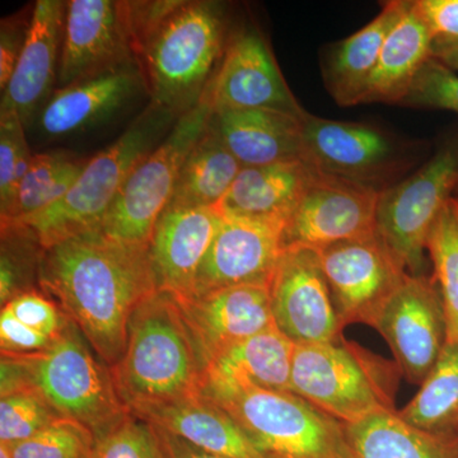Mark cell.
<instances>
[{
	"mask_svg": "<svg viewBox=\"0 0 458 458\" xmlns=\"http://www.w3.org/2000/svg\"><path fill=\"white\" fill-rule=\"evenodd\" d=\"M38 286L113 369L125 352L132 313L157 292L149 245L101 229L68 238L44 250Z\"/></svg>",
	"mask_w": 458,
	"mask_h": 458,
	"instance_id": "obj_1",
	"label": "cell"
},
{
	"mask_svg": "<svg viewBox=\"0 0 458 458\" xmlns=\"http://www.w3.org/2000/svg\"><path fill=\"white\" fill-rule=\"evenodd\" d=\"M207 366L174 295L157 291L132 313L122 360L111 369L131 414L203 393Z\"/></svg>",
	"mask_w": 458,
	"mask_h": 458,
	"instance_id": "obj_2",
	"label": "cell"
},
{
	"mask_svg": "<svg viewBox=\"0 0 458 458\" xmlns=\"http://www.w3.org/2000/svg\"><path fill=\"white\" fill-rule=\"evenodd\" d=\"M20 388L35 391L60 417L89 428L95 438L131 414L117 393L110 367L71 321L42 351L2 352V394Z\"/></svg>",
	"mask_w": 458,
	"mask_h": 458,
	"instance_id": "obj_3",
	"label": "cell"
},
{
	"mask_svg": "<svg viewBox=\"0 0 458 458\" xmlns=\"http://www.w3.org/2000/svg\"><path fill=\"white\" fill-rule=\"evenodd\" d=\"M229 40L221 3L180 0L138 57L152 105L176 117L198 107Z\"/></svg>",
	"mask_w": 458,
	"mask_h": 458,
	"instance_id": "obj_4",
	"label": "cell"
},
{
	"mask_svg": "<svg viewBox=\"0 0 458 458\" xmlns=\"http://www.w3.org/2000/svg\"><path fill=\"white\" fill-rule=\"evenodd\" d=\"M203 394L264 458H355L344 424L293 393L205 379Z\"/></svg>",
	"mask_w": 458,
	"mask_h": 458,
	"instance_id": "obj_5",
	"label": "cell"
},
{
	"mask_svg": "<svg viewBox=\"0 0 458 458\" xmlns=\"http://www.w3.org/2000/svg\"><path fill=\"white\" fill-rule=\"evenodd\" d=\"M177 119L150 104L119 140L89 159L64 197L47 209L13 223L29 228L44 250L101 228L132 170L161 143Z\"/></svg>",
	"mask_w": 458,
	"mask_h": 458,
	"instance_id": "obj_6",
	"label": "cell"
},
{
	"mask_svg": "<svg viewBox=\"0 0 458 458\" xmlns=\"http://www.w3.org/2000/svg\"><path fill=\"white\" fill-rule=\"evenodd\" d=\"M401 370L345 337L339 342L295 345L292 393L346 424L382 410H396Z\"/></svg>",
	"mask_w": 458,
	"mask_h": 458,
	"instance_id": "obj_7",
	"label": "cell"
},
{
	"mask_svg": "<svg viewBox=\"0 0 458 458\" xmlns=\"http://www.w3.org/2000/svg\"><path fill=\"white\" fill-rule=\"evenodd\" d=\"M458 185V138L414 174L379 195L376 231L401 269L426 276L428 238Z\"/></svg>",
	"mask_w": 458,
	"mask_h": 458,
	"instance_id": "obj_8",
	"label": "cell"
},
{
	"mask_svg": "<svg viewBox=\"0 0 458 458\" xmlns=\"http://www.w3.org/2000/svg\"><path fill=\"white\" fill-rule=\"evenodd\" d=\"M212 110L200 102L132 170L110 208L101 231L125 242L149 245L156 223L170 204L181 168L209 126Z\"/></svg>",
	"mask_w": 458,
	"mask_h": 458,
	"instance_id": "obj_9",
	"label": "cell"
},
{
	"mask_svg": "<svg viewBox=\"0 0 458 458\" xmlns=\"http://www.w3.org/2000/svg\"><path fill=\"white\" fill-rule=\"evenodd\" d=\"M302 159L316 170L382 192L415 164L414 144L361 123L335 122L307 114Z\"/></svg>",
	"mask_w": 458,
	"mask_h": 458,
	"instance_id": "obj_10",
	"label": "cell"
},
{
	"mask_svg": "<svg viewBox=\"0 0 458 458\" xmlns=\"http://www.w3.org/2000/svg\"><path fill=\"white\" fill-rule=\"evenodd\" d=\"M370 327L387 342L401 375L410 384H423L447 343L445 309L433 276H406Z\"/></svg>",
	"mask_w": 458,
	"mask_h": 458,
	"instance_id": "obj_11",
	"label": "cell"
},
{
	"mask_svg": "<svg viewBox=\"0 0 458 458\" xmlns=\"http://www.w3.org/2000/svg\"><path fill=\"white\" fill-rule=\"evenodd\" d=\"M318 252L343 328L352 324L372 327L382 307L409 276L377 234Z\"/></svg>",
	"mask_w": 458,
	"mask_h": 458,
	"instance_id": "obj_12",
	"label": "cell"
},
{
	"mask_svg": "<svg viewBox=\"0 0 458 458\" xmlns=\"http://www.w3.org/2000/svg\"><path fill=\"white\" fill-rule=\"evenodd\" d=\"M381 192L316 170L311 185L285 223L284 249L321 251L375 236Z\"/></svg>",
	"mask_w": 458,
	"mask_h": 458,
	"instance_id": "obj_13",
	"label": "cell"
},
{
	"mask_svg": "<svg viewBox=\"0 0 458 458\" xmlns=\"http://www.w3.org/2000/svg\"><path fill=\"white\" fill-rule=\"evenodd\" d=\"M269 291L274 325L294 345L343 339L344 328L315 250L284 249Z\"/></svg>",
	"mask_w": 458,
	"mask_h": 458,
	"instance_id": "obj_14",
	"label": "cell"
},
{
	"mask_svg": "<svg viewBox=\"0 0 458 458\" xmlns=\"http://www.w3.org/2000/svg\"><path fill=\"white\" fill-rule=\"evenodd\" d=\"M201 102L213 114L241 110H276L300 117L309 114L295 99L269 45L256 30H246L229 40Z\"/></svg>",
	"mask_w": 458,
	"mask_h": 458,
	"instance_id": "obj_15",
	"label": "cell"
},
{
	"mask_svg": "<svg viewBox=\"0 0 458 458\" xmlns=\"http://www.w3.org/2000/svg\"><path fill=\"white\" fill-rule=\"evenodd\" d=\"M285 222L222 212L192 294L234 285H269L284 251Z\"/></svg>",
	"mask_w": 458,
	"mask_h": 458,
	"instance_id": "obj_16",
	"label": "cell"
},
{
	"mask_svg": "<svg viewBox=\"0 0 458 458\" xmlns=\"http://www.w3.org/2000/svg\"><path fill=\"white\" fill-rule=\"evenodd\" d=\"M138 64L122 4L113 0H71L57 87Z\"/></svg>",
	"mask_w": 458,
	"mask_h": 458,
	"instance_id": "obj_17",
	"label": "cell"
},
{
	"mask_svg": "<svg viewBox=\"0 0 458 458\" xmlns=\"http://www.w3.org/2000/svg\"><path fill=\"white\" fill-rule=\"evenodd\" d=\"M208 367L219 352L274 327L269 285H234L174 298Z\"/></svg>",
	"mask_w": 458,
	"mask_h": 458,
	"instance_id": "obj_18",
	"label": "cell"
},
{
	"mask_svg": "<svg viewBox=\"0 0 458 458\" xmlns=\"http://www.w3.org/2000/svg\"><path fill=\"white\" fill-rule=\"evenodd\" d=\"M221 222L218 208H165L149 243L157 291L167 292L174 298L192 294L199 269Z\"/></svg>",
	"mask_w": 458,
	"mask_h": 458,
	"instance_id": "obj_19",
	"label": "cell"
},
{
	"mask_svg": "<svg viewBox=\"0 0 458 458\" xmlns=\"http://www.w3.org/2000/svg\"><path fill=\"white\" fill-rule=\"evenodd\" d=\"M68 2L38 0L33 5L25 47L2 93L0 111L17 114L29 126L57 83Z\"/></svg>",
	"mask_w": 458,
	"mask_h": 458,
	"instance_id": "obj_20",
	"label": "cell"
},
{
	"mask_svg": "<svg viewBox=\"0 0 458 458\" xmlns=\"http://www.w3.org/2000/svg\"><path fill=\"white\" fill-rule=\"evenodd\" d=\"M143 87L140 64H131L57 89L42 107L41 131L50 137L82 131L122 108Z\"/></svg>",
	"mask_w": 458,
	"mask_h": 458,
	"instance_id": "obj_21",
	"label": "cell"
},
{
	"mask_svg": "<svg viewBox=\"0 0 458 458\" xmlns=\"http://www.w3.org/2000/svg\"><path fill=\"white\" fill-rule=\"evenodd\" d=\"M304 117L276 110L223 111L212 114L210 126L243 167H254L302 159Z\"/></svg>",
	"mask_w": 458,
	"mask_h": 458,
	"instance_id": "obj_22",
	"label": "cell"
},
{
	"mask_svg": "<svg viewBox=\"0 0 458 458\" xmlns=\"http://www.w3.org/2000/svg\"><path fill=\"white\" fill-rule=\"evenodd\" d=\"M134 415L200 450L231 458H264L236 421L203 393Z\"/></svg>",
	"mask_w": 458,
	"mask_h": 458,
	"instance_id": "obj_23",
	"label": "cell"
},
{
	"mask_svg": "<svg viewBox=\"0 0 458 458\" xmlns=\"http://www.w3.org/2000/svg\"><path fill=\"white\" fill-rule=\"evenodd\" d=\"M315 174L316 168L302 159L242 167L219 210L286 223Z\"/></svg>",
	"mask_w": 458,
	"mask_h": 458,
	"instance_id": "obj_24",
	"label": "cell"
},
{
	"mask_svg": "<svg viewBox=\"0 0 458 458\" xmlns=\"http://www.w3.org/2000/svg\"><path fill=\"white\" fill-rule=\"evenodd\" d=\"M410 4L411 2L403 0L386 3L375 20L330 51L322 66L324 80L328 92L340 106L360 105L386 38Z\"/></svg>",
	"mask_w": 458,
	"mask_h": 458,
	"instance_id": "obj_25",
	"label": "cell"
},
{
	"mask_svg": "<svg viewBox=\"0 0 458 458\" xmlns=\"http://www.w3.org/2000/svg\"><path fill=\"white\" fill-rule=\"evenodd\" d=\"M434 36L415 2L388 33L360 104L400 105L419 72L433 57Z\"/></svg>",
	"mask_w": 458,
	"mask_h": 458,
	"instance_id": "obj_26",
	"label": "cell"
},
{
	"mask_svg": "<svg viewBox=\"0 0 458 458\" xmlns=\"http://www.w3.org/2000/svg\"><path fill=\"white\" fill-rule=\"evenodd\" d=\"M294 346L274 325L216 355L205 379L292 393Z\"/></svg>",
	"mask_w": 458,
	"mask_h": 458,
	"instance_id": "obj_27",
	"label": "cell"
},
{
	"mask_svg": "<svg viewBox=\"0 0 458 458\" xmlns=\"http://www.w3.org/2000/svg\"><path fill=\"white\" fill-rule=\"evenodd\" d=\"M344 428L355 458H458V432L419 429L399 410H382Z\"/></svg>",
	"mask_w": 458,
	"mask_h": 458,
	"instance_id": "obj_28",
	"label": "cell"
},
{
	"mask_svg": "<svg viewBox=\"0 0 458 458\" xmlns=\"http://www.w3.org/2000/svg\"><path fill=\"white\" fill-rule=\"evenodd\" d=\"M242 167L209 122L181 168L168 205L219 209Z\"/></svg>",
	"mask_w": 458,
	"mask_h": 458,
	"instance_id": "obj_29",
	"label": "cell"
},
{
	"mask_svg": "<svg viewBox=\"0 0 458 458\" xmlns=\"http://www.w3.org/2000/svg\"><path fill=\"white\" fill-rule=\"evenodd\" d=\"M87 162L89 159L63 150L32 156L13 200L0 214V225L22 221L55 204L80 179Z\"/></svg>",
	"mask_w": 458,
	"mask_h": 458,
	"instance_id": "obj_30",
	"label": "cell"
},
{
	"mask_svg": "<svg viewBox=\"0 0 458 458\" xmlns=\"http://www.w3.org/2000/svg\"><path fill=\"white\" fill-rule=\"evenodd\" d=\"M399 415L432 433L458 432V345L445 343L432 372Z\"/></svg>",
	"mask_w": 458,
	"mask_h": 458,
	"instance_id": "obj_31",
	"label": "cell"
},
{
	"mask_svg": "<svg viewBox=\"0 0 458 458\" xmlns=\"http://www.w3.org/2000/svg\"><path fill=\"white\" fill-rule=\"evenodd\" d=\"M427 250L445 309L447 343L458 345V213L454 198L434 223Z\"/></svg>",
	"mask_w": 458,
	"mask_h": 458,
	"instance_id": "obj_32",
	"label": "cell"
},
{
	"mask_svg": "<svg viewBox=\"0 0 458 458\" xmlns=\"http://www.w3.org/2000/svg\"><path fill=\"white\" fill-rule=\"evenodd\" d=\"M0 251V303L2 307L18 295L35 291L44 249L25 225H2Z\"/></svg>",
	"mask_w": 458,
	"mask_h": 458,
	"instance_id": "obj_33",
	"label": "cell"
},
{
	"mask_svg": "<svg viewBox=\"0 0 458 458\" xmlns=\"http://www.w3.org/2000/svg\"><path fill=\"white\" fill-rule=\"evenodd\" d=\"M95 439L89 428L59 418L31 438L8 447L14 458H89Z\"/></svg>",
	"mask_w": 458,
	"mask_h": 458,
	"instance_id": "obj_34",
	"label": "cell"
},
{
	"mask_svg": "<svg viewBox=\"0 0 458 458\" xmlns=\"http://www.w3.org/2000/svg\"><path fill=\"white\" fill-rule=\"evenodd\" d=\"M59 418L63 417L30 388L2 394L0 445H12L26 441Z\"/></svg>",
	"mask_w": 458,
	"mask_h": 458,
	"instance_id": "obj_35",
	"label": "cell"
},
{
	"mask_svg": "<svg viewBox=\"0 0 458 458\" xmlns=\"http://www.w3.org/2000/svg\"><path fill=\"white\" fill-rule=\"evenodd\" d=\"M25 131L17 114L0 111V214L8 209L31 165Z\"/></svg>",
	"mask_w": 458,
	"mask_h": 458,
	"instance_id": "obj_36",
	"label": "cell"
},
{
	"mask_svg": "<svg viewBox=\"0 0 458 458\" xmlns=\"http://www.w3.org/2000/svg\"><path fill=\"white\" fill-rule=\"evenodd\" d=\"M89 458H164V452L155 426L131 414L95 439Z\"/></svg>",
	"mask_w": 458,
	"mask_h": 458,
	"instance_id": "obj_37",
	"label": "cell"
},
{
	"mask_svg": "<svg viewBox=\"0 0 458 458\" xmlns=\"http://www.w3.org/2000/svg\"><path fill=\"white\" fill-rule=\"evenodd\" d=\"M399 106L451 111L458 114V73L438 60H428Z\"/></svg>",
	"mask_w": 458,
	"mask_h": 458,
	"instance_id": "obj_38",
	"label": "cell"
},
{
	"mask_svg": "<svg viewBox=\"0 0 458 458\" xmlns=\"http://www.w3.org/2000/svg\"><path fill=\"white\" fill-rule=\"evenodd\" d=\"M2 309L8 310L18 321L27 327L50 337L59 335L68 322L59 307L36 289L18 295Z\"/></svg>",
	"mask_w": 458,
	"mask_h": 458,
	"instance_id": "obj_39",
	"label": "cell"
},
{
	"mask_svg": "<svg viewBox=\"0 0 458 458\" xmlns=\"http://www.w3.org/2000/svg\"><path fill=\"white\" fill-rule=\"evenodd\" d=\"M31 13L3 18L0 26V90L7 89L27 38Z\"/></svg>",
	"mask_w": 458,
	"mask_h": 458,
	"instance_id": "obj_40",
	"label": "cell"
},
{
	"mask_svg": "<svg viewBox=\"0 0 458 458\" xmlns=\"http://www.w3.org/2000/svg\"><path fill=\"white\" fill-rule=\"evenodd\" d=\"M55 337L44 335L18 321L8 310L0 313V346L2 352H32L42 351L53 344Z\"/></svg>",
	"mask_w": 458,
	"mask_h": 458,
	"instance_id": "obj_41",
	"label": "cell"
},
{
	"mask_svg": "<svg viewBox=\"0 0 458 458\" xmlns=\"http://www.w3.org/2000/svg\"><path fill=\"white\" fill-rule=\"evenodd\" d=\"M434 38H458V0H417Z\"/></svg>",
	"mask_w": 458,
	"mask_h": 458,
	"instance_id": "obj_42",
	"label": "cell"
},
{
	"mask_svg": "<svg viewBox=\"0 0 458 458\" xmlns=\"http://www.w3.org/2000/svg\"><path fill=\"white\" fill-rule=\"evenodd\" d=\"M155 428L158 434L159 445L164 452V458H231L200 450L190 445L189 442L183 441L180 437L165 432L161 428Z\"/></svg>",
	"mask_w": 458,
	"mask_h": 458,
	"instance_id": "obj_43",
	"label": "cell"
},
{
	"mask_svg": "<svg viewBox=\"0 0 458 458\" xmlns=\"http://www.w3.org/2000/svg\"><path fill=\"white\" fill-rule=\"evenodd\" d=\"M433 57L458 73V38H434Z\"/></svg>",
	"mask_w": 458,
	"mask_h": 458,
	"instance_id": "obj_44",
	"label": "cell"
},
{
	"mask_svg": "<svg viewBox=\"0 0 458 458\" xmlns=\"http://www.w3.org/2000/svg\"><path fill=\"white\" fill-rule=\"evenodd\" d=\"M0 458H14L8 445H0Z\"/></svg>",
	"mask_w": 458,
	"mask_h": 458,
	"instance_id": "obj_45",
	"label": "cell"
},
{
	"mask_svg": "<svg viewBox=\"0 0 458 458\" xmlns=\"http://www.w3.org/2000/svg\"><path fill=\"white\" fill-rule=\"evenodd\" d=\"M454 205H456V209H457V213H458V199L454 198Z\"/></svg>",
	"mask_w": 458,
	"mask_h": 458,
	"instance_id": "obj_46",
	"label": "cell"
},
{
	"mask_svg": "<svg viewBox=\"0 0 458 458\" xmlns=\"http://www.w3.org/2000/svg\"><path fill=\"white\" fill-rule=\"evenodd\" d=\"M454 192H456V195H457V197H456V198L458 199V185H457L456 190H454Z\"/></svg>",
	"mask_w": 458,
	"mask_h": 458,
	"instance_id": "obj_47",
	"label": "cell"
},
{
	"mask_svg": "<svg viewBox=\"0 0 458 458\" xmlns=\"http://www.w3.org/2000/svg\"><path fill=\"white\" fill-rule=\"evenodd\" d=\"M457 199V198H456Z\"/></svg>",
	"mask_w": 458,
	"mask_h": 458,
	"instance_id": "obj_48",
	"label": "cell"
}]
</instances>
